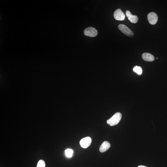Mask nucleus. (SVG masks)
<instances>
[{
  "mask_svg": "<svg viewBox=\"0 0 167 167\" xmlns=\"http://www.w3.org/2000/svg\"><path fill=\"white\" fill-rule=\"evenodd\" d=\"M122 114L121 113L117 112L112 117L108 120L107 123L108 124L114 126L117 125L121 120Z\"/></svg>",
  "mask_w": 167,
  "mask_h": 167,
  "instance_id": "obj_1",
  "label": "nucleus"
},
{
  "mask_svg": "<svg viewBox=\"0 0 167 167\" xmlns=\"http://www.w3.org/2000/svg\"><path fill=\"white\" fill-rule=\"evenodd\" d=\"M110 144L108 142L105 141L101 145L99 150L101 152H103L106 151L111 147Z\"/></svg>",
  "mask_w": 167,
  "mask_h": 167,
  "instance_id": "obj_8",
  "label": "nucleus"
},
{
  "mask_svg": "<svg viewBox=\"0 0 167 167\" xmlns=\"http://www.w3.org/2000/svg\"><path fill=\"white\" fill-rule=\"evenodd\" d=\"M114 18L117 20L123 21L125 18V15L121 9H118L114 12Z\"/></svg>",
  "mask_w": 167,
  "mask_h": 167,
  "instance_id": "obj_6",
  "label": "nucleus"
},
{
  "mask_svg": "<svg viewBox=\"0 0 167 167\" xmlns=\"http://www.w3.org/2000/svg\"><path fill=\"white\" fill-rule=\"evenodd\" d=\"M118 28L123 33L128 36L131 37L134 35V33L132 30L125 25H118Z\"/></svg>",
  "mask_w": 167,
  "mask_h": 167,
  "instance_id": "obj_2",
  "label": "nucleus"
},
{
  "mask_svg": "<svg viewBox=\"0 0 167 167\" xmlns=\"http://www.w3.org/2000/svg\"><path fill=\"white\" fill-rule=\"evenodd\" d=\"M137 167H147L146 166H142V165H140V166H138Z\"/></svg>",
  "mask_w": 167,
  "mask_h": 167,
  "instance_id": "obj_13",
  "label": "nucleus"
},
{
  "mask_svg": "<svg viewBox=\"0 0 167 167\" xmlns=\"http://www.w3.org/2000/svg\"><path fill=\"white\" fill-rule=\"evenodd\" d=\"M66 156L68 157L71 158L72 156L73 151V150L70 149H67L65 151Z\"/></svg>",
  "mask_w": 167,
  "mask_h": 167,
  "instance_id": "obj_11",
  "label": "nucleus"
},
{
  "mask_svg": "<svg viewBox=\"0 0 167 167\" xmlns=\"http://www.w3.org/2000/svg\"><path fill=\"white\" fill-rule=\"evenodd\" d=\"M84 33L85 36L94 37L97 35L98 32L96 28L92 27H89L86 28L84 30Z\"/></svg>",
  "mask_w": 167,
  "mask_h": 167,
  "instance_id": "obj_3",
  "label": "nucleus"
},
{
  "mask_svg": "<svg viewBox=\"0 0 167 167\" xmlns=\"http://www.w3.org/2000/svg\"><path fill=\"white\" fill-rule=\"evenodd\" d=\"M147 18L149 22L151 25H155L158 20V16L155 12H150L147 16Z\"/></svg>",
  "mask_w": 167,
  "mask_h": 167,
  "instance_id": "obj_4",
  "label": "nucleus"
},
{
  "mask_svg": "<svg viewBox=\"0 0 167 167\" xmlns=\"http://www.w3.org/2000/svg\"><path fill=\"white\" fill-rule=\"evenodd\" d=\"M126 14L127 17H128V19L131 22L133 23H136L137 22L138 18L137 16L133 15L131 12L128 10H127L126 12Z\"/></svg>",
  "mask_w": 167,
  "mask_h": 167,
  "instance_id": "obj_7",
  "label": "nucleus"
},
{
  "mask_svg": "<svg viewBox=\"0 0 167 167\" xmlns=\"http://www.w3.org/2000/svg\"><path fill=\"white\" fill-rule=\"evenodd\" d=\"M142 58L144 60L146 61L152 62L154 60V56L149 53H143L142 55Z\"/></svg>",
  "mask_w": 167,
  "mask_h": 167,
  "instance_id": "obj_9",
  "label": "nucleus"
},
{
  "mask_svg": "<svg viewBox=\"0 0 167 167\" xmlns=\"http://www.w3.org/2000/svg\"><path fill=\"white\" fill-rule=\"evenodd\" d=\"M46 164L45 161L42 160H39L37 163V167H45Z\"/></svg>",
  "mask_w": 167,
  "mask_h": 167,
  "instance_id": "obj_12",
  "label": "nucleus"
},
{
  "mask_svg": "<svg viewBox=\"0 0 167 167\" xmlns=\"http://www.w3.org/2000/svg\"><path fill=\"white\" fill-rule=\"evenodd\" d=\"M92 139L90 137H87L83 138L80 141L81 146L83 148H87L91 144Z\"/></svg>",
  "mask_w": 167,
  "mask_h": 167,
  "instance_id": "obj_5",
  "label": "nucleus"
},
{
  "mask_svg": "<svg viewBox=\"0 0 167 167\" xmlns=\"http://www.w3.org/2000/svg\"><path fill=\"white\" fill-rule=\"evenodd\" d=\"M133 71L139 75H141L142 73V68L140 66H136L133 68Z\"/></svg>",
  "mask_w": 167,
  "mask_h": 167,
  "instance_id": "obj_10",
  "label": "nucleus"
}]
</instances>
